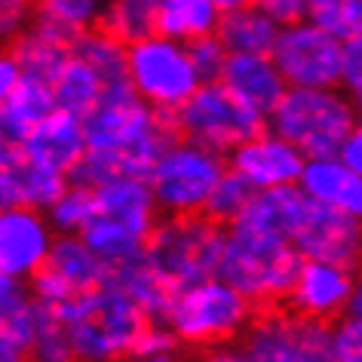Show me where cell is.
<instances>
[{
    "label": "cell",
    "mask_w": 362,
    "mask_h": 362,
    "mask_svg": "<svg viewBox=\"0 0 362 362\" xmlns=\"http://www.w3.org/2000/svg\"><path fill=\"white\" fill-rule=\"evenodd\" d=\"M286 237L298 255L307 261H332V264L353 270L359 264V252H362L359 218L329 209L322 203H313L307 197H301V203H298Z\"/></svg>",
    "instance_id": "12"
},
{
    "label": "cell",
    "mask_w": 362,
    "mask_h": 362,
    "mask_svg": "<svg viewBox=\"0 0 362 362\" xmlns=\"http://www.w3.org/2000/svg\"><path fill=\"white\" fill-rule=\"evenodd\" d=\"M0 111H4V117L16 126V132L28 135L34 126H37L43 117L56 111V102H52V89L47 80H37V77H25L19 80V86L13 89V95L6 98L4 105H0Z\"/></svg>",
    "instance_id": "26"
},
{
    "label": "cell",
    "mask_w": 362,
    "mask_h": 362,
    "mask_svg": "<svg viewBox=\"0 0 362 362\" xmlns=\"http://www.w3.org/2000/svg\"><path fill=\"white\" fill-rule=\"evenodd\" d=\"M43 267L56 274L74 295L111 283V264H105L77 233H56Z\"/></svg>",
    "instance_id": "20"
},
{
    "label": "cell",
    "mask_w": 362,
    "mask_h": 362,
    "mask_svg": "<svg viewBox=\"0 0 362 362\" xmlns=\"http://www.w3.org/2000/svg\"><path fill=\"white\" fill-rule=\"evenodd\" d=\"M71 52H74L77 59H83L86 65L102 77L105 89L129 86L126 83V47L120 40H114L111 34H105L98 25L83 34H77L74 43H71Z\"/></svg>",
    "instance_id": "24"
},
{
    "label": "cell",
    "mask_w": 362,
    "mask_h": 362,
    "mask_svg": "<svg viewBox=\"0 0 362 362\" xmlns=\"http://www.w3.org/2000/svg\"><path fill=\"white\" fill-rule=\"evenodd\" d=\"M10 178H13V191H16V203L19 206H31V209L47 212L52 203L59 200V194L68 187V178L59 172H49L43 166H34L28 160H19L16 166H10Z\"/></svg>",
    "instance_id": "27"
},
{
    "label": "cell",
    "mask_w": 362,
    "mask_h": 362,
    "mask_svg": "<svg viewBox=\"0 0 362 362\" xmlns=\"http://www.w3.org/2000/svg\"><path fill=\"white\" fill-rule=\"evenodd\" d=\"M31 362H71V341L65 332V322L59 320L56 307L37 304V322H34V338L28 344Z\"/></svg>",
    "instance_id": "29"
},
{
    "label": "cell",
    "mask_w": 362,
    "mask_h": 362,
    "mask_svg": "<svg viewBox=\"0 0 362 362\" xmlns=\"http://www.w3.org/2000/svg\"><path fill=\"white\" fill-rule=\"evenodd\" d=\"M178 353V341L175 334L169 332L166 322H148L135 341L132 356H172Z\"/></svg>",
    "instance_id": "36"
},
{
    "label": "cell",
    "mask_w": 362,
    "mask_h": 362,
    "mask_svg": "<svg viewBox=\"0 0 362 362\" xmlns=\"http://www.w3.org/2000/svg\"><path fill=\"white\" fill-rule=\"evenodd\" d=\"M194 362H249V356L243 353V347H237V344H228V347L200 350L194 356Z\"/></svg>",
    "instance_id": "41"
},
{
    "label": "cell",
    "mask_w": 362,
    "mask_h": 362,
    "mask_svg": "<svg viewBox=\"0 0 362 362\" xmlns=\"http://www.w3.org/2000/svg\"><path fill=\"white\" fill-rule=\"evenodd\" d=\"M185 47H187V56H191L194 71L200 74L203 83H212V80H218L221 65H224V59H228V52H224V47H221L218 40H215V34H212V37L191 40V43H185Z\"/></svg>",
    "instance_id": "34"
},
{
    "label": "cell",
    "mask_w": 362,
    "mask_h": 362,
    "mask_svg": "<svg viewBox=\"0 0 362 362\" xmlns=\"http://www.w3.org/2000/svg\"><path fill=\"white\" fill-rule=\"evenodd\" d=\"M126 83L144 105L172 114L200 89V74L187 56V47L163 34H148L126 47Z\"/></svg>",
    "instance_id": "10"
},
{
    "label": "cell",
    "mask_w": 362,
    "mask_h": 362,
    "mask_svg": "<svg viewBox=\"0 0 362 362\" xmlns=\"http://www.w3.org/2000/svg\"><path fill=\"white\" fill-rule=\"evenodd\" d=\"M341 43L313 22H295L279 28L270 62L276 65L286 86L298 89H338L341 74Z\"/></svg>",
    "instance_id": "11"
},
{
    "label": "cell",
    "mask_w": 362,
    "mask_h": 362,
    "mask_svg": "<svg viewBox=\"0 0 362 362\" xmlns=\"http://www.w3.org/2000/svg\"><path fill=\"white\" fill-rule=\"evenodd\" d=\"M221 246L224 228L218 221L206 215H163L144 243V258L181 288L215 276Z\"/></svg>",
    "instance_id": "7"
},
{
    "label": "cell",
    "mask_w": 362,
    "mask_h": 362,
    "mask_svg": "<svg viewBox=\"0 0 362 362\" xmlns=\"http://www.w3.org/2000/svg\"><path fill=\"white\" fill-rule=\"evenodd\" d=\"M218 16L221 10L212 0H157L153 34H163V37L178 43L212 37Z\"/></svg>",
    "instance_id": "22"
},
{
    "label": "cell",
    "mask_w": 362,
    "mask_h": 362,
    "mask_svg": "<svg viewBox=\"0 0 362 362\" xmlns=\"http://www.w3.org/2000/svg\"><path fill=\"white\" fill-rule=\"evenodd\" d=\"M252 304L240 292H233L218 276H206L200 283L181 286L169 307L166 325L175 334L178 347L187 350H212L228 347L243 338L249 329Z\"/></svg>",
    "instance_id": "6"
},
{
    "label": "cell",
    "mask_w": 362,
    "mask_h": 362,
    "mask_svg": "<svg viewBox=\"0 0 362 362\" xmlns=\"http://www.w3.org/2000/svg\"><path fill=\"white\" fill-rule=\"evenodd\" d=\"M301 267V255L283 233L228 224L215 276L252 304L255 313L279 310Z\"/></svg>",
    "instance_id": "2"
},
{
    "label": "cell",
    "mask_w": 362,
    "mask_h": 362,
    "mask_svg": "<svg viewBox=\"0 0 362 362\" xmlns=\"http://www.w3.org/2000/svg\"><path fill=\"white\" fill-rule=\"evenodd\" d=\"M218 10H233V6H246V4H252V0H212Z\"/></svg>",
    "instance_id": "45"
},
{
    "label": "cell",
    "mask_w": 362,
    "mask_h": 362,
    "mask_svg": "<svg viewBox=\"0 0 362 362\" xmlns=\"http://www.w3.org/2000/svg\"><path fill=\"white\" fill-rule=\"evenodd\" d=\"M34 0H0V43H13L31 22Z\"/></svg>",
    "instance_id": "37"
},
{
    "label": "cell",
    "mask_w": 362,
    "mask_h": 362,
    "mask_svg": "<svg viewBox=\"0 0 362 362\" xmlns=\"http://www.w3.org/2000/svg\"><path fill=\"white\" fill-rule=\"evenodd\" d=\"M338 89L347 93L353 102L362 95V40H344L341 43V74H338Z\"/></svg>",
    "instance_id": "35"
},
{
    "label": "cell",
    "mask_w": 362,
    "mask_h": 362,
    "mask_svg": "<svg viewBox=\"0 0 362 362\" xmlns=\"http://www.w3.org/2000/svg\"><path fill=\"white\" fill-rule=\"evenodd\" d=\"M153 19H157V0H107L102 4L95 25L123 47H129L153 34Z\"/></svg>",
    "instance_id": "25"
},
{
    "label": "cell",
    "mask_w": 362,
    "mask_h": 362,
    "mask_svg": "<svg viewBox=\"0 0 362 362\" xmlns=\"http://www.w3.org/2000/svg\"><path fill=\"white\" fill-rule=\"evenodd\" d=\"M252 194L255 191H252L237 172L224 169V175L218 178V185H215V191L209 194V203H206L203 215L206 218H212V221H218L221 228H228V224L243 212V206L249 203Z\"/></svg>",
    "instance_id": "32"
},
{
    "label": "cell",
    "mask_w": 362,
    "mask_h": 362,
    "mask_svg": "<svg viewBox=\"0 0 362 362\" xmlns=\"http://www.w3.org/2000/svg\"><path fill=\"white\" fill-rule=\"evenodd\" d=\"M86 153L68 181L102 185L117 175L148 178L153 163L175 135L169 114L144 105L129 86L105 89L98 105L83 117Z\"/></svg>",
    "instance_id": "1"
},
{
    "label": "cell",
    "mask_w": 362,
    "mask_h": 362,
    "mask_svg": "<svg viewBox=\"0 0 362 362\" xmlns=\"http://www.w3.org/2000/svg\"><path fill=\"white\" fill-rule=\"evenodd\" d=\"M252 4H255L276 28H286V25L307 19V0H252Z\"/></svg>",
    "instance_id": "38"
},
{
    "label": "cell",
    "mask_w": 362,
    "mask_h": 362,
    "mask_svg": "<svg viewBox=\"0 0 362 362\" xmlns=\"http://www.w3.org/2000/svg\"><path fill=\"white\" fill-rule=\"evenodd\" d=\"M228 169L246 181L252 191H274V187H292L301 178L304 157L292 144L283 141L270 129H261L233 148L228 157Z\"/></svg>",
    "instance_id": "15"
},
{
    "label": "cell",
    "mask_w": 362,
    "mask_h": 362,
    "mask_svg": "<svg viewBox=\"0 0 362 362\" xmlns=\"http://www.w3.org/2000/svg\"><path fill=\"white\" fill-rule=\"evenodd\" d=\"M329 350L334 362H362L359 313H344L334 322H329Z\"/></svg>",
    "instance_id": "33"
},
{
    "label": "cell",
    "mask_w": 362,
    "mask_h": 362,
    "mask_svg": "<svg viewBox=\"0 0 362 362\" xmlns=\"http://www.w3.org/2000/svg\"><path fill=\"white\" fill-rule=\"evenodd\" d=\"M286 310L304 320L334 322L344 313H359V286L356 270L332 261H307L295 274V283L286 295Z\"/></svg>",
    "instance_id": "13"
},
{
    "label": "cell",
    "mask_w": 362,
    "mask_h": 362,
    "mask_svg": "<svg viewBox=\"0 0 362 362\" xmlns=\"http://www.w3.org/2000/svg\"><path fill=\"white\" fill-rule=\"evenodd\" d=\"M276 34L279 28L255 4L221 10L218 25H215V40L224 47V52H261V56H270Z\"/></svg>",
    "instance_id": "21"
},
{
    "label": "cell",
    "mask_w": 362,
    "mask_h": 362,
    "mask_svg": "<svg viewBox=\"0 0 362 362\" xmlns=\"http://www.w3.org/2000/svg\"><path fill=\"white\" fill-rule=\"evenodd\" d=\"M86 153V135H83V120L65 111H52L25 135L22 141V157L43 166L49 172L71 178V172L77 169L80 157Z\"/></svg>",
    "instance_id": "16"
},
{
    "label": "cell",
    "mask_w": 362,
    "mask_h": 362,
    "mask_svg": "<svg viewBox=\"0 0 362 362\" xmlns=\"http://www.w3.org/2000/svg\"><path fill=\"white\" fill-rule=\"evenodd\" d=\"M22 160V135L0 111V169H10Z\"/></svg>",
    "instance_id": "39"
},
{
    "label": "cell",
    "mask_w": 362,
    "mask_h": 362,
    "mask_svg": "<svg viewBox=\"0 0 362 362\" xmlns=\"http://www.w3.org/2000/svg\"><path fill=\"white\" fill-rule=\"evenodd\" d=\"M224 169L228 160L221 153L187 139H172L144 181L160 215H203Z\"/></svg>",
    "instance_id": "9"
},
{
    "label": "cell",
    "mask_w": 362,
    "mask_h": 362,
    "mask_svg": "<svg viewBox=\"0 0 362 362\" xmlns=\"http://www.w3.org/2000/svg\"><path fill=\"white\" fill-rule=\"evenodd\" d=\"M65 322L71 353L77 362H123L132 356L135 341L148 325L135 301L114 283L89 288L56 307Z\"/></svg>",
    "instance_id": "3"
},
{
    "label": "cell",
    "mask_w": 362,
    "mask_h": 362,
    "mask_svg": "<svg viewBox=\"0 0 362 362\" xmlns=\"http://www.w3.org/2000/svg\"><path fill=\"white\" fill-rule=\"evenodd\" d=\"M123 362H181V359H178V353H172V356H129Z\"/></svg>",
    "instance_id": "44"
},
{
    "label": "cell",
    "mask_w": 362,
    "mask_h": 362,
    "mask_svg": "<svg viewBox=\"0 0 362 362\" xmlns=\"http://www.w3.org/2000/svg\"><path fill=\"white\" fill-rule=\"evenodd\" d=\"M93 194V218L86 221V228L77 237L111 267L144 255V243H148L153 224L160 218L148 181L117 175L111 181L95 185Z\"/></svg>",
    "instance_id": "4"
},
{
    "label": "cell",
    "mask_w": 362,
    "mask_h": 362,
    "mask_svg": "<svg viewBox=\"0 0 362 362\" xmlns=\"http://www.w3.org/2000/svg\"><path fill=\"white\" fill-rule=\"evenodd\" d=\"M98 13H102L98 0H34L31 6V19L49 25L68 37L95 28Z\"/></svg>",
    "instance_id": "28"
},
{
    "label": "cell",
    "mask_w": 362,
    "mask_h": 362,
    "mask_svg": "<svg viewBox=\"0 0 362 362\" xmlns=\"http://www.w3.org/2000/svg\"><path fill=\"white\" fill-rule=\"evenodd\" d=\"M19 80H22V68H19V62H16L13 49L0 47V105L13 95V89L19 86Z\"/></svg>",
    "instance_id": "40"
},
{
    "label": "cell",
    "mask_w": 362,
    "mask_h": 362,
    "mask_svg": "<svg viewBox=\"0 0 362 362\" xmlns=\"http://www.w3.org/2000/svg\"><path fill=\"white\" fill-rule=\"evenodd\" d=\"M307 22L338 40H353L362 31V0H307Z\"/></svg>",
    "instance_id": "30"
},
{
    "label": "cell",
    "mask_w": 362,
    "mask_h": 362,
    "mask_svg": "<svg viewBox=\"0 0 362 362\" xmlns=\"http://www.w3.org/2000/svg\"><path fill=\"white\" fill-rule=\"evenodd\" d=\"M218 83H224L249 107H255L264 120L288 89L286 80L279 77L276 65L270 62V56H261V52H228Z\"/></svg>",
    "instance_id": "17"
},
{
    "label": "cell",
    "mask_w": 362,
    "mask_h": 362,
    "mask_svg": "<svg viewBox=\"0 0 362 362\" xmlns=\"http://www.w3.org/2000/svg\"><path fill=\"white\" fill-rule=\"evenodd\" d=\"M98 4H107V0H98Z\"/></svg>",
    "instance_id": "46"
},
{
    "label": "cell",
    "mask_w": 362,
    "mask_h": 362,
    "mask_svg": "<svg viewBox=\"0 0 362 362\" xmlns=\"http://www.w3.org/2000/svg\"><path fill=\"white\" fill-rule=\"evenodd\" d=\"M71 362H77V359H71Z\"/></svg>",
    "instance_id": "47"
},
{
    "label": "cell",
    "mask_w": 362,
    "mask_h": 362,
    "mask_svg": "<svg viewBox=\"0 0 362 362\" xmlns=\"http://www.w3.org/2000/svg\"><path fill=\"white\" fill-rule=\"evenodd\" d=\"M178 139H187L200 148H209L228 157L233 148L249 141L252 135L267 129V120L255 107L237 98L224 83H200V89L181 107L169 114Z\"/></svg>",
    "instance_id": "8"
},
{
    "label": "cell",
    "mask_w": 362,
    "mask_h": 362,
    "mask_svg": "<svg viewBox=\"0 0 362 362\" xmlns=\"http://www.w3.org/2000/svg\"><path fill=\"white\" fill-rule=\"evenodd\" d=\"M334 157H338V160H341L347 169H353V172H362V160H359V157H362V135H359V129L353 132L350 139L341 144Z\"/></svg>",
    "instance_id": "42"
},
{
    "label": "cell",
    "mask_w": 362,
    "mask_h": 362,
    "mask_svg": "<svg viewBox=\"0 0 362 362\" xmlns=\"http://www.w3.org/2000/svg\"><path fill=\"white\" fill-rule=\"evenodd\" d=\"M111 283L132 298L148 322H166L169 307L178 295V286L169 283L144 255L111 267Z\"/></svg>",
    "instance_id": "19"
},
{
    "label": "cell",
    "mask_w": 362,
    "mask_h": 362,
    "mask_svg": "<svg viewBox=\"0 0 362 362\" xmlns=\"http://www.w3.org/2000/svg\"><path fill=\"white\" fill-rule=\"evenodd\" d=\"M0 362H31V359H28V350H25L22 344H16V341L0 334Z\"/></svg>",
    "instance_id": "43"
},
{
    "label": "cell",
    "mask_w": 362,
    "mask_h": 362,
    "mask_svg": "<svg viewBox=\"0 0 362 362\" xmlns=\"http://www.w3.org/2000/svg\"><path fill=\"white\" fill-rule=\"evenodd\" d=\"M56 230L47 212L31 206H4L0 209V274L13 279H28L43 267Z\"/></svg>",
    "instance_id": "14"
},
{
    "label": "cell",
    "mask_w": 362,
    "mask_h": 362,
    "mask_svg": "<svg viewBox=\"0 0 362 362\" xmlns=\"http://www.w3.org/2000/svg\"><path fill=\"white\" fill-rule=\"evenodd\" d=\"M298 191L307 200L322 203L329 209L359 218L362 215V172L347 169L338 157H313L304 160Z\"/></svg>",
    "instance_id": "18"
},
{
    "label": "cell",
    "mask_w": 362,
    "mask_h": 362,
    "mask_svg": "<svg viewBox=\"0 0 362 362\" xmlns=\"http://www.w3.org/2000/svg\"><path fill=\"white\" fill-rule=\"evenodd\" d=\"M93 209H95L93 187L68 181V187L59 194V200L47 209V218L56 233H80L86 228V221L93 218Z\"/></svg>",
    "instance_id": "31"
},
{
    "label": "cell",
    "mask_w": 362,
    "mask_h": 362,
    "mask_svg": "<svg viewBox=\"0 0 362 362\" xmlns=\"http://www.w3.org/2000/svg\"><path fill=\"white\" fill-rule=\"evenodd\" d=\"M359 102L341 89L288 86L267 114V129L288 141L304 160L334 157L338 148L359 129Z\"/></svg>",
    "instance_id": "5"
},
{
    "label": "cell",
    "mask_w": 362,
    "mask_h": 362,
    "mask_svg": "<svg viewBox=\"0 0 362 362\" xmlns=\"http://www.w3.org/2000/svg\"><path fill=\"white\" fill-rule=\"evenodd\" d=\"M49 89H52V102H56L59 111L74 114L83 120V117L98 105V98L105 93V83L83 59H77L74 52H68V59L62 62L59 74L52 77Z\"/></svg>",
    "instance_id": "23"
}]
</instances>
